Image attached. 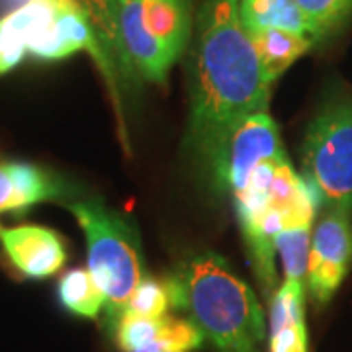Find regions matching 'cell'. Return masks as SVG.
Listing matches in <instances>:
<instances>
[{
  "label": "cell",
  "instance_id": "obj_1",
  "mask_svg": "<svg viewBox=\"0 0 352 352\" xmlns=\"http://www.w3.org/2000/svg\"><path fill=\"white\" fill-rule=\"evenodd\" d=\"M190 153L204 166L243 118L268 112L270 90L239 0H200L188 51Z\"/></svg>",
  "mask_w": 352,
  "mask_h": 352
},
{
  "label": "cell",
  "instance_id": "obj_2",
  "mask_svg": "<svg viewBox=\"0 0 352 352\" xmlns=\"http://www.w3.org/2000/svg\"><path fill=\"white\" fill-rule=\"evenodd\" d=\"M176 311H184L217 352H263L266 319L252 288L221 254L192 252L164 278Z\"/></svg>",
  "mask_w": 352,
  "mask_h": 352
},
{
  "label": "cell",
  "instance_id": "obj_3",
  "mask_svg": "<svg viewBox=\"0 0 352 352\" xmlns=\"http://www.w3.org/2000/svg\"><path fill=\"white\" fill-rule=\"evenodd\" d=\"M65 208L85 231L87 268L106 298V325L112 329L145 278L138 231L100 198L65 201Z\"/></svg>",
  "mask_w": 352,
  "mask_h": 352
},
{
  "label": "cell",
  "instance_id": "obj_4",
  "mask_svg": "<svg viewBox=\"0 0 352 352\" xmlns=\"http://www.w3.org/2000/svg\"><path fill=\"white\" fill-rule=\"evenodd\" d=\"M192 0H118V24L127 57L141 80L164 85L188 50Z\"/></svg>",
  "mask_w": 352,
  "mask_h": 352
},
{
  "label": "cell",
  "instance_id": "obj_5",
  "mask_svg": "<svg viewBox=\"0 0 352 352\" xmlns=\"http://www.w3.org/2000/svg\"><path fill=\"white\" fill-rule=\"evenodd\" d=\"M303 178L327 210L352 214V94L315 113L302 147Z\"/></svg>",
  "mask_w": 352,
  "mask_h": 352
},
{
  "label": "cell",
  "instance_id": "obj_6",
  "mask_svg": "<svg viewBox=\"0 0 352 352\" xmlns=\"http://www.w3.org/2000/svg\"><path fill=\"white\" fill-rule=\"evenodd\" d=\"M286 157L280 131L270 112H256L231 127L212 153L206 170L223 192L239 194L258 164Z\"/></svg>",
  "mask_w": 352,
  "mask_h": 352
},
{
  "label": "cell",
  "instance_id": "obj_7",
  "mask_svg": "<svg viewBox=\"0 0 352 352\" xmlns=\"http://www.w3.org/2000/svg\"><path fill=\"white\" fill-rule=\"evenodd\" d=\"M346 210H327L315 223L305 286L317 307L327 305L352 264V221Z\"/></svg>",
  "mask_w": 352,
  "mask_h": 352
},
{
  "label": "cell",
  "instance_id": "obj_8",
  "mask_svg": "<svg viewBox=\"0 0 352 352\" xmlns=\"http://www.w3.org/2000/svg\"><path fill=\"white\" fill-rule=\"evenodd\" d=\"M87 14L96 34L102 51L100 73L106 78V85L112 90L113 104L120 122L122 120V94H129L138 87L141 76L133 69L127 57L126 47L120 36L118 24V0H75Z\"/></svg>",
  "mask_w": 352,
  "mask_h": 352
},
{
  "label": "cell",
  "instance_id": "obj_9",
  "mask_svg": "<svg viewBox=\"0 0 352 352\" xmlns=\"http://www.w3.org/2000/svg\"><path fill=\"white\" fill-rule=\"evenodd\" d=\"M0 243L8 264L22 278H50L57 274L67 261L63 239L50 227L25 223L2 229Z\"/></svg>",
  "mask_w": 352,
  "mask_h": 352
},
{
  "label": "cell",
  "instance_id": "obj_10",
  "mask_svg": "<svg viewBox=\"0 0 352 352\" xmlns=\"http://www.w3.org/2000/svg\"><path fill=\"white\" fill-rule=\"evenodd\" d=\"M71 188L61 176L25 161L0 163V212L22 214L41 201L67 200Z\"/></svg>",
  "mask_w": 352,
  "mask_h": 352
},
{
  "label": "cell",
  "instance_id": "obj_11",
  "mask_svg": "<svg viewBox=\"0 0 352 352\" xmlns=\"http://www.w3.org/2000/svg\"><path fill=\"white\" fill-rule=\"evenodd\" d=\"M268 352H307L305 284L284 280L270 300Z\"/></svg>",
  "mask_w": 352,
  "mask_h": 352
},
{
  "label": "cell",
  "instance_id": "obj_12",
  "mask_svg": "<svg viewBox=\"0 0 352 352\" xmlns=\"http://www.w3.org/2000/svg\"><path fill=\"white\" fill-rule=\"evenodd\" d=\"M59 0H32L10 14L0 16V75L24 61L32 39L50 24Z\"/></svg>",
  "mask_w": 352,
  "mask_h": 352
},
{
  "label": "cell",
  "instance_id": "obj_13",
  "mask_svg": "<svg viewBox=\"0 0 352 352\" xmlns=\"http://www.w3.org/2000/svg\"><path fill=\"white\" fill-rule=\"evenodd\" d=\"M256 50L266 85H274L300 57H303L317 41L309 36L292 34L284 30H258L249 32Z\"/></svg>",
  "mask_w": 352,
  "mask_h": 352
},
{
  "label": "cell",
  "instance_id": "obj_14",
  "mask_svg": "<svg viewBox=\"0 0 352 352\" xmlns=\"http://www.w3.org/2000/svg\"><path fill=\"white\" fill-rule=\"evenodd\" d=\"M239 14L247 32L284 30L309 36L317 41L309 20L294 0H239Z\"/></svg>",
  "mask_w": 352,
  "mask_h": 352
},
{
  "label": "cell",
  "instance_id": "obj_15",
  "mask_svg": "<svg viewBox=\"0 0 352 352\" xmlns=\"http://www.w3.org/2000/svg\"><path fill=\"white\" fill-rule=\"evenodd\" d=\"M59 300L71 314L96 319L106 307V298L88 268H71L59 280Z\"/></svg>",
  "mask_w": 352,
  "mask_h": 352
},
{
  "label": "cell",
  "instance_id": "obj_16",
  "mask_svg": "<svg viewBox=\"0 0 352 352\" xmlns=\"http://www.w3.org/2000/svg\"><path fill=\"white\" fill-rule=\"evenodd\" d=\"M314 28L317 41L331 38L352 18V0H294Z\"/></svg>",
  "mask_w": 352,
  "mask_h": 352
},
{
  "label": "cell",
  "instance_id": "obj_17",
  "mask_svg": "<svg viewBox=\"0 0 352 352\" xmlns=\"http://www.w3.org/2000/svg\"><path fill=\"white\" fill-rule=\"evenodd\" d=\"M201 342L204 335L192 319L166 315L159 335L139 352H194L200 349Z\"/></svg>",
  "mask_w": 352,
  "mask_h": 352
},
{
  "label": "cell",
  "instance_id": "obj_18",
  "mask_svg": "<svg viewBox=\"0 0 352 352\" xmlns=\"http://www.w3.org/2000/svg\"><path fill=\"white\" fill-rule=\"evenodd\" d=\"M173 305V294L166 280L145 276L131 294L124 314L141 315V317H164L168 315Z\"/></svg>",
  "mask_w": 352,
  "mask_h": 352
},
{
  "label": "cell",
  "instance_id": "obj_19",
  "mask_svg": "<svg viewBox=\"0 0 352 352\" xmlns=\"http://www.w3.org/2000/svg\"><path fill=\"white\" fill-rule=\"evenodd\" d=\"M28 2H32V0H0V14L4 16V14L14 12V10L25 6Z\"/></svg>",
  "mask_w": 352,
  "mask_h": 352
},
{
  "label": "cell",
  "instance_id": "obj_20",
  "mask_svg": "<svg viewBox=\"0 0 352 352\" xmlns=\"http://www.w3.org/2000/svg\"><path fill=\"white\" fill-rule=\"evenodd\" d=\"M0 233H2V227H0Z\"/></svg>",
  "mask_w": 352,
  "mask_h": 352
}]
</instances>
